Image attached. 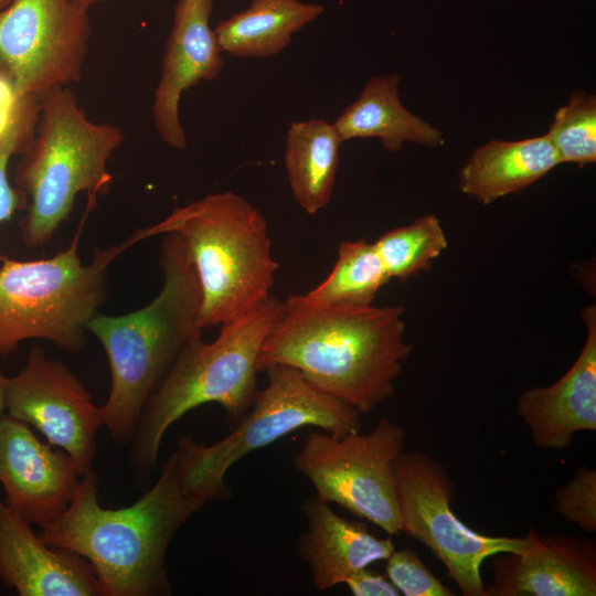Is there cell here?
I'll return each mask as SVG.
<instances>
[{"mask_svg": "<svg viewBox=\"0 0 596 596\" xmlns=\"http://www.w3.org/2000/svg\"><path fill=\"white\" fill-rule=\"evenodd\" d=\"M561 164L546 135L490 140L475 149L459 173V189L483 204L519 192Z\"/></svg>", "mask_w": 596, "mask_h": 596, "instance_id": "obj_19", "label": "cell"}, {"mask_svg": "<svg viewBox=\"0 0 596 596\" xmlns=\"http://www.w3.org/2000/svg\"><path fill=\"white\" fill-rule=\"evenodd\" d=\"M39 113V98L21 97L10 125L0 136V223L9 221L17 211L28 206L26 194L9 182L8 164L11 157L22 153L32 140Z\"/></svg>", "mask_w": 596, "mask_h": 596, "instance_id": "obj_26", "label": "cell"}, {"mask_svg": "<svg viewBox=\"0 0 596 596\" xmlns=\"http://www.w3.org/2000/svg\"><path fill=\"white\" fill-rule=\"evenodd\" d=\"M561 163L579 167L596 161V98L575 91L566 105L560 107L546 134Z\"/></svg>", "mask_w": 596, "mask_h": 596, "instance_id": "obj_25", "label": "cell"}, {"mask_svg": "<svg viewBox=\"0 0 596 596\" xmlns=\"http://www.w3.org/2000/svg\"><path fill=\"white\" fill-rule=\"evenodd\" d=\"M93 207L88 202L68 247L52 257L17 260L0 256L1 356L28 339H45L67 352L85 345L88 323L105 297L106 269L129 247L125 241L96 251L89 264L82 263L78 242Z\"/></svg>", "mask_w": 596, "mask_h": 596, "instance_id": "obj_7", "label": "cell"}, {"mask_svg": "<svg viewBox=\"0 0 596 596\" xmlns=\"http://www.w3.org/2000/svg\"><path fill=\"white\" fill-rule=\"evenodd\" d=\"M322 12L321 4L300 0H252L245 10L219 22L214 32L222 51L230 55L272 57Z\"/></svg>", "mask_w": 596, "mask_h": 596, "instance_id": "obj_21", "label": "cell"}, {"mask_svg": "<svg viewBox=\"0 0 596 596\" xmlns=\"http://www.w3.org/2000/svg\"><path fill=\"white\" fill-rule=\"evenodd\" d=\"M268 383L242 421L223 439L206 446L189 436L173 450L188 494L203 505L226 498L225 476L252 451L264 448L296 429L315 426L332 435L361 432L360 413L344 401L311 385L288 365L265 370Z\"/></svg>", "mask_w": 596, "mask_h": 596, "instance_id": "obj_8", "label": "cell"}, {"mask_svg": "<svg viewBox=\"0 0 596 596\" xmlns=\"http://www.w3.org/2000/svg\"><path fill=\"white\" fill-rule=\"evenodd\" d=\"M343 142L333 123L319 118L292 121L286 135L285 167L296 202L313 215L332 196Z\"/></svg>", "mask_w": 596, "mask_h": 596, "instance_id": "obj_22", "label": "cell"}, {"mask_svg": "<svg viewBox=\"0 0 596 596\" xmlns=\"http://www.w3.org/2000/svg\"><path fill=\"white\" fill-rule=\"evenodd\" d=\"M202 507L185 491L173 451L155 485L124 508L100 507L98 475L93 469L83 475L66 510L39 536L87 560L104 596H168L169 545Z\"/></svg>", "mask_w": 596, "mask_h": 596, "instance_id": "obj_2", "label": "cell"}, {"mask_svg": "<svg viewBox=\"0 0 596 596\" xmlns=\"http://www.w3.org/2000/svg\"><path fill=\"white\" fill-rule=\"evenodd\" d=\"M6 412L67 453L81 476L92 470L102 409L77 376L43 348L33 345L24 366L8 377Z\"/></svg>", "mask_w": 596, "mask_h": 596, "instance_id": "obj_12", "label": "cell"}, {"mask_svg": "<svg viewBox=\"0 0 596 596\" xmlns=\"http://www.w3.org/2000/svg\"><path fill=\"white\" fill-rule=\"evenodd\" d=\"M168 233L181 237L194 265L202 330L233 321L270 297L279 265L264 215L245 198L231 191L207 194L127 240L135 245Z\"/></svg>", "mask_w": 596, "mask_h": 596, "instance_id": "obj_4", "label": "cell"}, {"mask_svg": "<svg viewBox=\"0 0 596 596\" xmlns=\"http://www.w3.org/2000/svg\"><path fill=\"white\" fill-rule=\"evenodd\" d=\"M82 477L71 456L42 443L29 425L0 417V483L6 504L41 529L68 507Z\"/></svg>", "mask_w": 596, "mask_h": 596, "instance_id": "obj_13", "label": "cell"}, {"mask_svg": "<svg viewBox=\"0 0 596 596\" xmlns=\"http://www.w3.org/2000/svg\"><path fill=\"white\" fill-rule=\"evenodd\" d=\"M8 377L0 372V417L6 412V390Z\"/></svg>", "mask_w": 596, "mask_h": 596, "instance_id": "obj_30", "label": "cell"}, {"mask_svg": "<svg viewBox=\"0 0 596 596\" xmlns=\"http://www.w3.org/2000/svg\"><path fill=\"white\" fill-rule=\"evenodd\" d=\"M39 102L35 132L14 174L17 188L28 196L19 227L30 247L53 237L78 193L96 200L109 191L107 161L125 140L119 127L89 120L68 86L46 92Z\"/></svg>", "mask_w": 596, "mask_h": 596, "instance_id": "obj_6", "label": "cell"}, {"mask_svg": "<svg viewBox=\"0 0 596 596\" xmlns=\"http://www.w3.org/2000/svg\"><path fill=\"white\" fill-rule=\"evenodd\" d=\"M585 344L567 372L550 386L524 390L517 414L529 427L534 445L563 450L575 434L596 430V308L586 307Z\"/></svg>", "mask_w": 596, "mask_h": 596, "instance_id": "obj_16", "label": "cell"}, {"mask_svg": "<svg viewBox=\"0 0 596 596\" xmlns=\"http://www.w3.org/2000/svg\"><path fill=\"white\" fill-rule=\"evenodd\" d=\"M374 243L344 241L330 274L313 289L297 295L313 306H370L379 290L390 281Z\"/></svg>", "mask_w": 596, "mask_h": 596, "instance_id": "obj_23", "label": "cell"}, {"mask_svg": "<svg viewBox=\"0 0 596 596\" xmlns=\"http://www.w3.org/2000/svg\"><path fill=\"white\" fill-rule=\"evenodd\" d=\"M374 245L389 277L404 281L428 272L448 242L439 220L428 214L384 233Z\"/></svg>", "mask_w": 596, "mask_h": 596, "instance_id": "obj_24", "label": "cell"}, {"mask_svg": "<svg viewBox=\"0 0 596 596\" xmlns=\"http://www.w3.org/2000/svg\"><path fill=\"white\" fill-rule=\"evenodd\" d=\"M212 10V0H179L173 11L152 116L160 138L174 149L187 146L179 116L182 94L202 81L215 79L223 68V51L210 26Z\"/></svg>", "mask_w": 596, "mask_h": 596, "instance_id": "obj_14", "label": "cell"}, {"mask_svg": "<svg viewBox=\"0 0 596 596\" xmlns=\"http://www.w3.org/2000/svg\"><path fill=\"white\" fill-rule=\"evenodd\" d=\"M281 301L269 297L251 312L221 326L217 338L192 339L148 398L131 440L136 479L146 483L168 428L206 403L225 411L230 428L248 412L257 393L256 359Z\"/></svg>", "mask_w": 596, "mask_h": 596, "instance_id": "obj_5", "label": "cell"}, {"mask_svg": "<svg viewBox=\"0 0 596 596\" xmlns=\"http://www.w3.org/2000/svg\"><path fill=\"white\" fill-rule=\"evenodd\" d=\"M398 85V74L370 78L333 123L342 140L377 138L390 152L400 151L405 142L441 146L443 131L403 106Z\"/></svg>", "mask_w": 596, "mask_h": 596, "instance_id": "obj_20", "label": "cell"}, {"mask_svg": "<svg viewBox=\"0 0 596 596\" xmlns=\"http://www.w3.org/2000/svg\"><path fill=\"white\" fill-rule=\"evenodd\" d=\"M307 530L299 535L298 552L308 565L315 587L327 590L395 551L390 538L370 533L361 522L349 521L317 496L301 504Z\"/></svg>", "mask_w": 596, "mask_h": 596, "instance_id": "obj_18", "label": "cell"}, {"mask_svg": "<svg viewBox=\"0 0 596 596\" xmlns=\"http://www.w3.org/2000/svg\"><path fill=\"white\" fill-rule=\"evenodd\" d=\"M389 579L405 596H451L447 588L411 549L394 551L386 560Z\"/></svg>", "mask_w": 596, "mask_h": 596, "instance_id": "obj_28", "label": "cell"}, {"mask_svg": "<svg viewBox=\"0 0 596 596\" xmlns=\"http://www.w3.org/2000/svg\"><path fill=\"white\" fill-rule=\"evenodd\" d=\"M160 266L163 285L145 307L120 316L96 315L88 331L103 345L111 384L100 407L104 426L118 446L131 443L143 407L183 348L201 336L202 294L181 237L164 234Z\"/></svg>", "mask_w": 596, "mask_h": 596, "instance_id": "obj_3", "label": "cell"}, {"mask_svg": "<svg viewBox=\"0 0 596 596\" xmlns=\"http://www.w3.org/2000/svg\"><path fill=\"white\" fill-rule=\"evenodd\" d=\"M77 8L88 11V9L99 2L107 0H71Z\"/></svg>", "mask_w": 596, "mask_h": 596, "instance_id": "obj_31", "label": "cell"}, {"mask_svg": "<svg viewBox=\"0 0 596 596\" xmlns=\"http://www.w3.org/2000/svg\"><path fill=\"white\" fill-rule=\"evenodd\" d=\"M554 510L585 532L596 531V470L582 466L555 492Z\"/></svg>", "mask_w": 596, "mask_h": 596, "instance_id": "obj_27", "label": "cell"}, {"mask_svg": "<svg viewBox=\"0 0 596 596\" xmlns=\"http://www.w3.org/2000/svg\"><path fill=\"white\" fill-rule=\"evenodd\" d=\"M11 2H12V0H0V10L4 9Z\"/></svg>", "mask_w": 596, "mask_h": 596, "instance_id": "obj_32", "label": "cell"}, {"mask_svg": "<svg viewBox=\"0 0 596 596\" xmlns=\"http://www.w3.org/2000/svg\"><path fill=\"white\" fill-rule=\"evenodd\" d=\"M406 432L382 418L368 434H309L296 455L295 469L317 497L337 503L390 535L401 533L393 462L403 451Z\"/></svg>", "mask_w": 596, "mask_h": 596, "instance_id": "obj_9", "label": "cell"}, {"mask_svg": "<svg viewBox=\"0 0 596 596\" xmlns=\"http://www.w3.org/2000/svg\"><path fill=\"white\" fill-rule=\"evenodd\" d=\"M87 12L71 0H12L0 10V67L19 97L81 81L92 35Z\"/></svg>", "mask_w": 596, "mask_h": 596, "instance_id": "obj_11", "label": "cell"}, {"mask_svg": "<svg viewBox=\"0 0 596 596\" xmlns=\"http://www.w3.org/2000/svg\"><path fill=\"white\" fill-rule=\"evenodd\" d=\"M401 532L425 544L465 596H488L480 567L501 552H520L525 538L489 536L465 525L450 508L454 483L446 468L419 450L393 462Z\"/></svg>", "mask_w": 596, "mask_h": 596, "instance_id": "obj_10", "label": "cell"}, {"mask_svg": "<svg viewBox=\"0 0 596 596\" xmlns=\"http://www.w3.org/2000/svg\"><path fill=\"white\" fill-rule=\"evenodd\" d=\"M354 596H398L401 593L393 583L385 576L369 570L362 568L343 583Z\"/></svg>", "mask_w": 596, "mask_h": 596, "instance_id": "obj_29", "label": "cell"}, {"mask_svg": "<svg viewBox=\"0 0 596 596\" xmlns=\"http://www.w3.org/2000/svg\"><path fill=\"white\" fill-rule=\"evenodd\" d=\"M403 313L401 306H313L291 295L260 345L256 371L291 366L317 390L370 413L394 394L412 351Z\"/></svg>", "mask_w": 596, "mask_h": 596, "instance_id": "obj_1", "label": "cell"}, {"mask_svg": "<svg viewBox=\"0 0 596 596\" xmlns=\"http://www.w3.org/2000/svg\"><path fill=\"white\" fill-rule=\"evenodd\" d=\"M0 581L20 596H104L87 560L43 542L1 497Z\"/></svg>", "mask_w": 596, "mask_h": 596, "instance_id": "obj_17", "label": "cell"}, {"mask_svg": "<svg viewBox=\"0 0 596 596\" xmlns=\"http://www.w3.org/2000/svg\"><path fill=\"white\" fill-rule=\"evenodd\" d=\"M520 552L493 556L496 596H595V541L528 531Z\"/></svg>", "mask_w": 596, "mask_h": 596, "instance_id": "obj_15", "label": "cell"}]
</instances>
